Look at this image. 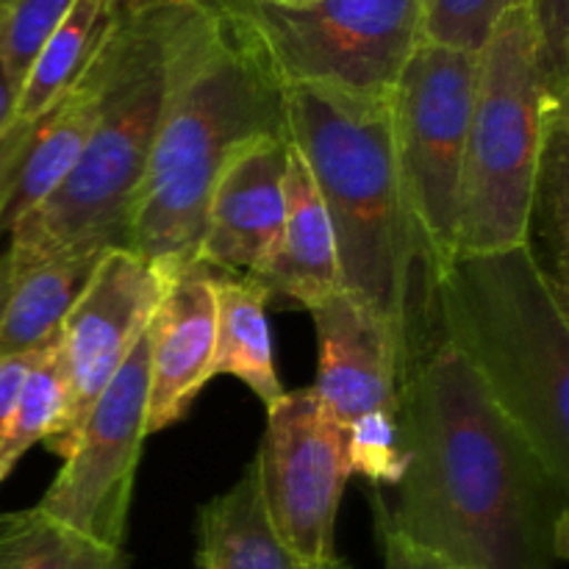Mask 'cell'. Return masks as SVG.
<instances>
[{
    "instance_id": "obj_1",
    "label": "cell",
    "mask_w": 569,
    "mask_h": 569,
    "mask_svg": "<svg viewBox=\"0 0 569 569\" xmlns=\"http://www.w3.org/2000/svg\"><path fill=\"white\" fill-rule=\"evenodd\" d=\"M403 476L378 528L459 569H556L569 553V483L442 337L400 376Z\"/></svg>"
},
{
    "instance_id": "obj_2",
    "label": "cell",
    "mask_w": 569,
    "mask_h": 569,
    "mask_svg": "<svg viewBox=\"0 0 569 569\" xmlns=\"http://www.w3.org/2000/svg\"><path fill=\"white\" fill-rule=\"evenodd\" d=\"M283 111L331 220L339 289L392 333L403 376L439 339L437 267L400 187L389 94L289 87Z\"/></svg>"
},
{
    "instance_id": "obj_3",
    "label": "cell",
    "mask_w": 569,
    "mask_h": 569,
    "mask_svg": "<svg viewBox=\"0 0 569 569\" xmlns=\"http://www.w3.org/2000/svg\"><path fill=\"white\" fill-rule=\"evenodd\" d=\"M287 133L283 89L220 14L181 3L167 48V87L128 250L164 283L198 264L206 206L244 142Z\"/></svg>"
},
{
    "instance_id": "obj_4",
    "label": "cell",
    "mask_w": 569,
    "mask_h": 569,
    "mask_svg": "<svg viewBox=\"0 0 569 569\" xmlns=\"http://www.w3.org/2000/svg\"><path fill=\"white\" fill-rule=\"evenodd\" d=\"M567 309L526 242L456 253L437 272L439 337L569 483Z\"/></svg>"
},
{
    "instance_id": "obj_5",
    "label": "cell",
    "mask_w": 569,
    "mask_h": 569,
    "mask_svg": "<svg viewBox=\"0 0 569 569\" xmlns=\"http://www.w3.org/2000/svg\"><path fill=\"white\" fill-rule=\"evenodd\" d=\"M181 3L126 9L109 37L103 109L70 176L11 228L14 270L70 248H128L167 87V48Z\"/></svg>"
},
{
    "instance_id": "obj_6",
    "label": "cell",
    "mask_w": 569,
    "mask_h": 569,
    "mask_svg": "<svg viewBox=\"0 0 569 569\" xmlns=\"http://www.w3.org/2000/svg\"><path fill=\"white\" fill-rule=\"evenodd\" d=\"M548 100L526 3L506 11L478 50L456 253L526 242L528 203Z\"/></svg>"
},
{
    "instance_id": "obj_7",
    "label": "cell",
    "mask_w": 569,
    "mask_h": 569,
    "mask_svg": "<svg viewBox=\"0 0 569 569\" xmlns=\"http://www.w3.org/2000/svg\"><path fill=\"white\" fill-rule=\"evenodd\" d=\"M217 14L281 89L387 98L422 42L420 0H226Z\"/></svg>"
},
{
    "instance_id": "obj_8",
    "label": "cell",
    "mask_w": 569,
    "mask_h": 569,
    "mask_svg": "<svg viewBox=\"0 0 569 569\" xmlns=\"http://www.w3.org/2000/svg\"><path fill=\"white\" fill-rule=\"evenodd\" d=\"M478 53L420 42L389 94L395 161L437 272L456 256Z\"/></svg>"
},
{
    "instance_id": "obj_9",
    "label": "cell",
    "mask_w": 569,
    "mask_h": 569,
    "mask_svg": "<svg viewBox=\"0 0 569 569\" xmlns=\"http://www.w3.org/2000/svg\"><path fill=\"white\" fill-rule=\"evenodd\" d=\"M148 370L150 331H144L83 417L64 467L37 503L50 520L114 550L126 542L133 476L148 439Z\"/></svg>"
},
{
    "instance_id": "obj_10",
    "label": "cell",
    "mask_w": 569,
    "mask_h": 569,
    "mask_svg": "<svg viewBox=\"0 0 569 569\" xmlns=\"http://www.w3.org/2000/svg\"><path fill=\"white\" fill-rule=\"evenodd\" d=\"M253 461L276 537L303 561L337 559V515L353 472L345 431L315 389L283 392L267 411L264 442Z\"/></svg>"
},
{
    "instance_id": "obj_11",
    "label": "cell",
    "mask_w": 569,
    "mask_h": 569,
    "mask_svg": "<svg viewBox=\"0 0 569 569\" xmlns=\"http://www.w3.org/2000/svg\"><path fill=\"white\" fill-rule=\"evenodd\" d=\"M167 283L128 248L106 250L81 298L59 328V359L67 381V417L44 442L64 459L83 417L148 331Z\"/></svg>"
},
{
    "instance_id": "obj_12",
    "label": "cell",
    "mask_w": 569,
    "mask_h": 569,
    "mask_svg": "<svg viewBox=\"0 0 569 569\" xmlns=\"http://www.w3.org/2000/svg\"><path fill=\"white\" fill-rule=\"evenodd\" d=\"M287 161V133L250 139L226 161L206 206L198 264L250 281L267 270L283 226Z\"/></svg>"
},
{
    "instance_id": "obj_13",
    "label": "cell",
    "mask_w": 569,
    "mask_h": 569,
    "mask_svg": "<svg viewBox=\"0 0 569 569\" xmlns=\"http://www.w3.org/2000/svg\"><path fill=\"white\" fill-rule=\"evenodd\" d=\"M109 37L81 78L48 111L0 137V237L50 198L76 167L103 109Z\"/></svg>"
},
{
    "instance_id": "obj_14",
    "label": "cell",
    "mask_w": 569,
    "mask_h": 569,
    "mask_svg": "<svg viewBox=\"0 0 569 569\" xmlns=\"http://www.w3.org/2000/svg\"><path fill=\"white\" fill-rule=\"evenodd\" d=\"M309 315L317 328V392L328 415L348 431L376 415H398L400 365L395 339L350 295L333 289Z\"/></svg>"
},
{
    "instance_id": "obj_15",
    "label": "cell",
    "mask_w": 569,
    "mask_h": 569,
    "mask_svg": "<svg viewBox=\"0 0 569 569\" xmlns=\"http://www.w3.org/2000/svg\"><path fill=\"white\" fill-rule=\"evenodd\" d=\"M148 331L150 437L181 420L200 389L214 378L217 309L209 267L194 264L167 283Z\"/></svg>"
},
{
    "instance_id": "obj_16",
    "label": "cell",
    "mask_w": 569,
    "mask_h": 569,
    "mask_svg": "<svg viewBox=\"0 0 569 569\" xmlns=\"http://www.w3.org/2000/svg\"><path fill=\"white\" fill-rule=\"evenodd\" d=\"M253 283L267 300L287 298L303 309L339 289L331 220L315 178L292 142L283 176V226L270 264Z\"/></svg>"
},
{
    "instance_id": "obj_17",
    "label": "cell",
    "mask_w": 569,
    "mask_h": 569,
    "mask_svg": "<svg viewBox=\"0 0 569 569\" xmlns=\"http://www.w3.org/2000/svg\"><path fill=\"white\" fill-rule=\"evenodd\" d=\"M198 569H350L342 559L303 561L276 537L259 489V467L198 515Z\"/></svg>"
},
{
    "instance_id": "obj_18",
    "label": "cell",
    "mask_w": 569,
    "mask_h": 569,
    "mask_svg": "<svg viewBox=\"0 0 569 569\" xmlns=\"http://www.w3.org/2000/svg\"><path fill=\"white\" fill-rule=\"evenodd\" d=\"M103 253L106 248H70L14 270V287L0 322V359L39 350L59 337L61 322Z\"/></svg>"
},
{
    "instance_id": "obj_19",
    "label": "cell",
    "mask_w": 569,
    "mask_h": 569,
    "mask_svg": "<svg viewBox=\"0 0 569 569\" xmlns=\"http://www.w3.org/2000/svg\"><path fill=\"white\" fill-rule=\"evenodd\" d=\"M214 289L217 337L214 376H233L267 406V411L283 398V387L272 361L270 326H267V298L253 281L211 270Z\"/></svg>"
},
{
    "instance_id": "obj_20",
    "label": "cell",
    "mask_w": 569,
    "mask_h": 569,
    "mask_svg": "<svg viewBox=\"0 0 569 569\" xmlns=\"http://www.w3.org/2000/svg\"><path fill=\"white\" fill-rule=\"evenodd\" d=\"M526 244L550 287L569 300V106L545 109Z\"/></svg>"
},
{
    "instance_id": "obj_21",
    "label": "cell",
    "mask_w": 569,
    "mask_h": 569,
    "mask_svg": "<svg viewBox=\"0 0 569 569\" xmlns=\"http://www.w3.org/2000/svg\"><path fill=\"white\" fill-rule=\"evenodd\" d=\"M122 9H126V0H72L70 11L22 81L14 117L6 131L28 126L81 78L89 61L103 48Z\"/></svg>"
},
{
    "instance_id": "obj_22",
    "label": "cell",
    "mask_w": 569,
    "mask_h": 569,
    "mask_svg": "<svg viewBox=\"0 0 569 569\" xmlns=\"http://www.w3.org/2000/svg\"><path fill=\"white\" fill-rule=\"evenodd\" d=\"M0 569H128V559L33 506L0 517Z\"/></svg>"
},
{
    "instance_id": "obj_23",
    "label": "cell",
    "mask_w": 569,
    "mask_h": 569,
    "mask_svg": "<svg viewBox=\"0 0 569 569\" xmlns=\"http://www.w3.org/2000/svg\"><path fill=\"white\" fill-rule=\"evenodd\" d=\"M67 417V381L59 359V337L44 345L39 359L28 370L14 415L0 439V470L9 476L11 467L37 442L56 437Z\"/></svg>"
},
{
    "instance_id": "obj_24",
    "label": "cell",
    "mask_w": 569,
    "mask_h": 569,
    "mask_svg": "<svg viewBox=\"0 0 569 569\" xmlns=\"http://www.w3.org/2000/svg\"><path fill=\"white\" fill-rule=\"evenodd\" d=\"M70 6L72 0H0V59L17 89Z\"/></svg>"
},
{
    "instance_id": "obj_25",
    "label": "cell",
    "mask_w": 569,
    "mask_h": 569,
    "mask_svg": "<svg viewBox=\"0 0 569 569\" xmlns=\"http://www.w3.org/2000/svg\"><path fill=\"white\" fill-rule=\"evenodd\" d=\"M522 3L526 0H420L422 42L478 53L500 17Z\"/></svg>"
},
{
    "instance_id": "obj_26",
    "label": "cell",
    "mask_w": 569,
    "mask_h": 569,
    "mask_svg": "<svg viewBox=\"0 0 569 569\" xmlns=\"http://www.w3.org/2000/svg\"><path fill=\"white\" fill-rule=\"evenodd\" d=\"M548 106H569V0H526Z\"/></svg>"
},
{
    "instance_id": "obj_27",
    "label": "cell",
    "mask_w": 569,
    "mask_h": 569,
    "mask_svg": "<svg viewBox=\"0 0 569 569\" xmlns=\"http://www.w3.org/2000/svg\"><path fill=\"white\" fill-rule=\"evenodd\" d=\"M39 353H42V348L0 359V439H3L6 428H9L11 415H14L17 398H20V392H22V383H26L28 370H31L33 361L39 359Z\"/></svg>"
},
{
    "instance_id": "obj_28",
    "label": "cell",
    "mask_w": 569,
    "mask_h": 569,
    "mask_svg": "<svg viewBox=\"0 0 569 569\" xmlns=\"http://www.w3.org/2000/svg\"><path fill=\"white\" fill-rule=\"evenodd\" d=\"M378 537H381L383 548V569H459L437 559L428 550L415 548V545H409L398 533L387 531V528H378Z\"/></svg>"
},
{
    "instance_id": "obj_29",
    "label": "cell",
    "mask_w": 569,
    "mask_h": 569,
    "mask_svg": "<svg viewBox=\"0 0 569 569\" xmlns=\"http://www.w3.org/2000/svg\"><path fill=\"white\" fill-rule=\"evenodd\" d=\"M17 94H20V89L11 81L9 70H6L3 59H0V137H3L6 128L11 126V117H14L17 109Z\"/></svg>"
},
{
    "instance_id": "obj_30",
    "label": "cell",
    "mask_w": 569,
    "mask_h": 569,
    "mask_svg": "<svg viewBox=\"0 0 569 569\" xmlns=\"http://www.w3.org/2000/svg\"><path fill=\"white\" fill-rule=\"evenodd\" d=\"M11 287H14V261H11L9 250L0 253V322H3L6 306H9Z\"/></svg>"
},
{
    "instance_id": "obj_31",
    "label": "cell",
    "mask_w": 569,
    "mask_h": 569,
    "mask_svg": "<svg viewBox=\"0 0 569 569\" xmlns=\"http://www.w3.org/2000/svg\"><path fill=\"white\" fill-rule=\"evenodd\" d=\"M178 3H189V6H194V9H203V11H211V14H217L226 0H178Z\"/></svg>"
},
{
    "instance_id": "obj_32",
    "label": "cell",
    "mask_w": 569,
    "mask_h": 569,
    "mask_svg": "<svg viewBox=\"0 0 569 569\" xmlns=\"http://www.w3.org/2000/svg\"><path fill=\"white\" fill-rule=\"evenodd\" d=\"M281 3H311V0H281Z\"/></svg>"
},
{
    "instance_id": "obj_33",
    "label": "cell",
    "mask_w": 569,
    "mask_h": 569,
    "mask_svg": "<svg viewBox=\"0 0 569 569\" xmlns=\"http://www.w3.org/2000/svg\"><path fill=\"white\" fill-rule=\"evenodd\" d=\"M3 478H6V476H3V470H0V481H3Z\"/></svg>"
}]
</instances>
